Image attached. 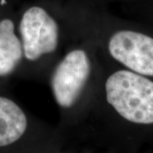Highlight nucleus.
<instances>
[{"label": "nucleus", "instance_id": "obj_1", "mask_svg": "<svg viewBox=\"0 0 153 153\" xmlns=\"http://www.w3.org/2000/svg\"><path fill=\"white\" fill-rule=\"evenodd\" d=\"M71 34L91 42L105 60L153 78V33L92 12L62 14Z\"/></svg>", "mask_w": 153, "mask_h": 153}, {"label": "nucleus", "instance_id": "obj_2", "mask_svg": "<svg viewBox=\"0 0 153 153\" xmlns=\"http://www.w3.org/2000/svg\"><path fill=\"white\" fill-rule=\"evenodd\" d=\"M100 74L97 48L83 38L72 37L49 69L45 83L63 115L88 111Z\"/></svg>", "mask_w": 153, "mask_h": 153}, {"label": "nucleus", "instance_id": "obj_3", "mask_svg": "<svg viewBox=\"0 0 153 153\" xmlns=\"http://www.w3.org/2000/svg\"><path fill=\"white\" fill-rule=\"evenodd\" d=\"M17 30L23 51L20 76L44 82L49 69L72 39L64 17L44 6L29 5L17 20Z\"/></svg>", "mask_w": 153, "mask_h": 153}, {"label": "nucleus", "instance_id": "obj_4", "mask_svg": "<svg viewBox=\"0 0 153 153\" xmlns=\"http://www.w3.org/2000/svg\"><path fill=\"white\" fill-rule=\"evenodd\" d=\"M99 55L100 74L88 111H107L133 124L152 125L153 78L115 66Z\"/></svg>", "mask_w": 153, "mask_h": 153}, {"label": "nucleus", "instance_id": "obj_5", "mask_svg": "<svg viewBox=\"0 0 153 153\" xmlns=\"http://www.w3.org/2000/svg\"><path fill=\"white\" fill-rule=\"evenodd\" d=\"M23 65V51L17 30V21L10 17L0 20V78L18 74Z\"/></svg>", "mask_w": 153, "mask_h": 153}, {"label": "nucleus", "instance_id": "obj_6", "mask_svg": "<svg viewBox=\"0 0 153 153\" xmlns=\"http://www.w3.org/2000/svg\"><path fill=\"white\" fill-rule=\"evenodd\" d=\"M30 118L15 100L0 94V147L21 140L29 130Z\"/></svg>", "mask_w": 153, "mask_h": 153}]
</instances>
